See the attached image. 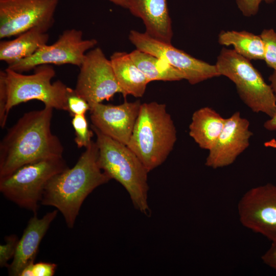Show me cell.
Masks as SVG:
<instances>
[{
  "instance_id": "cell-1",
  "label": "cell",
  "mask_w": 276,
  "mask_h": 276,
  "mask_svg": "<svg viewBox=\"0 0 276 276\" xmlns=\"http://www.w3.org/2000/svg\"><path fill=\"white\" fill-rule=\"evenodd\" d=\"M53 108L24 113L0 143V178L39 160L62 156L63 147L51 131Z\"/></svg>"
},
{
  "instance_id": "cell-2",
  "label": "cell",
  "mask_w": 276,
  "mask_h": 276,
  "mask_svg": "<svg viewBox=\"0 0 276 276\" xmlns=\"http://www.w3.org/2000/svg\"><path fill=\"white\" fill-rule=\"evenodd\" d=\"M98 154V146L92 141L76 164L53 176L44 189L40 204L55 207L70 228L86 198L111 180L99 166Z\"/></svg>"
},
{
  "instance_id": "cell-3",
  "label": "cell",
  "mask_w": 276,
  "mask_h": 276,
  "mask_svg": "<svg viewBox=\"0 0 276 276\" xmlns=\"http://www.w3.org/2000/svg\"><path fill=\"white\" fill-rule=\"evenodd\" d=\"M176 140V129L166 104L154 101L142 103L127 146L149 172L167 159Z\"/></svg>"
},
{
  "instance_id": "cell-4",
  "label": "cell",
  "mask_w": 276,
  "mask_h": 276,
  "mask_svg": "<svg viewBox=\"0 0 276 276\" xmlns=\"http://www.w3.org/2000/svg\"><path fill=\"white\" fill-rule=\"evenodd\" d=\"M98 147L100 168L111 179L122 185L134 208L148 216V171L135 154L126 145L103 134L91 125Z\"/></svg>"
},
{
  "instance_id": "cell-5",
  "label": "cell",
  "mask_w": 276,
  "mask_h": 276,
  "mask_svg": "<svg viewBox=\"0 0 276 276\" xmlns=\"http://www.w3.org/2000/svg\"><path fill=\"white\" fill-rule=\"evenodd\" d=\"M34 70L31 75H24L8 67L0 72L6 86V114L8 116L13 107L33 100L42 102L45 107L67 111V86L60 80L51 82L56 74L54 68L50 64H42Z\"/></svg>"
},
{
  "instance_id": "cell-6",
  "label": "cell",
  "mask_w": 276,
  "mask_h": 276,
  "mask_svg": "<svg viewBox=\"0 0 276 276\" xmlns=\"http://www.w3.org/2000/svg\"><path fill=\"white\" fill-rule=\"evenodd\" d=\"M215 65L220 76L235 84L241 100L252 111L262 112L270 118L274 115L276 97L273 90L250 60L234 50L223 48Z\"/></svg>"
},
{
  "instance_id": "cell-7",
  "label": "cell",
  "mask_w": 276,
  "mask_h": 276,
  "mask_svg": "<svg viewBox=\"0 0 276 276\" xmlns=\"http://www.w3.org/2000/svg\"><path fill=\"white\" fill-rule=\"evenodd\" d=\"M67 168L63 156L26 164L0 178V191L9 200L36 214L48 182Z\"/></svg>"
},
{
  "instance_id": "cell-8",
  "label": "cell",
  "mask_w": 276,
  "mask_h": 276,
  "mask_svg": "<svg viewBox=\"0 0 276 276\" xmlns=\"http://www.w3.org/2000/svg\"><path fill=\"white\" fill-rule=\"evenodd\" d=\"M97 43L95 39H83L81 30L66 29L52 44L42 46L32 56L8 65L7 67L22 73L42 64H69L80 67L85 54Z\"/></svg>"
},
{
  "instance_id": "cell-9",
  "label": "cell",
  "mask_w": 276,
  "mask_h": 276,
  "mask_svg": "<svg viewBox=\"0 0 276 276\" xmlns=\"http://www.w3.org/2000/svg\"><path fill=\"white\" fill-rule=\"evenodd\" d=\"M60 0H0V38L19 34L35 27L50 29Z\"/></svg>"
},
{
  "instance_id": "cell-10",
  "label": "cell",
  "mask_w": 276,
  "mask_h": 276,
  "mask_svg": "<svg viewBox=\"0 0 276 276\" xmlns=\"http://www.w3.org/2000/svg\"><path fill=\"white\" fill-rule=\"evenodd\" d=\"M79 68L75 89L90 107L122 94L111 61L100 48L89 50Z\"/></svg>"
},
{
  "instance_id": "cell-11",
  "label": "cell",
  "mask_w": 276,
  "mask_h": 276,
  "mask_svg": "<svg viewBox=\"0 0 276 276\" xmlns=\"http://www.w3.org/2000/svg\"><path fill=\"white\" fill-rule=\"evenodd\" d=\"M129 40L136 49L164 60L180 71L191 84L220 76L216 65L195 58L171 43L156 40L145 32L131 30L129 34Z\"/></svg>"
},
{
  "instance_id": "cell-12",
  "label": "cell",
  "mask_w": 276,
  "mask_h": 276,
  "mask_svg": "<svg viewBox=\"0 0 276 276\" xmlns=\"http://www.w3.org/2000/svg\"><path fill=\"white\" fill-rule=\"evenodd\" d=\"M240 222L244 227L276 241V186L268 183L252 188L238 204Z\"/></svg>"
},
{
  "instance_id": "cell-13",
  "label": "cell",
  "mask_w": 276,
  "mask_h": 276,
  "mask_svg": "<svg viewBox=\"0 0 276 276\" xmlns=\"http://www.w3.org/2000/svg\"><path fill=\"white\" fill-rule=\"evenodd\" d=\"M249 121L239 111L226 118L223 128L213 147L209 151L205 165L218 169L232 165L249 146L253 133Z\"/></svg>"
},
{
  "instance_id": "cell-14",
  "label": "cell",
  "mask_w": 276,
  "mask_h": 276,
  "mask_svg": "<svg viewBox=\"0 0 276 276\" xmlns=\"http://www.w3.org/2000/svg\"><path fill=\"white\" fill-rule=\"evenodd\" d=\"M141 102L125 101L119 105L96 104L90 107L92 125L103 134L127 145L139 114Z\"/></svg>"
},
{
  "instance_id": "cell-15",
  "label": "cell",
  "mask_w": 276,
  "mask_h": 276,
  "mask_svg": "<svg viewBox=\"0 0 276 276\" xmlns=\"http://www.w3.org/2000/svg\"><path fill=\"white\" fill-rule=\"evenodd\" d=\"M57 213L56 209L41 218H38L36 214L30 218L18 241L13 261L8 267L10 275L19 276L27 265L34 262L40 243Z\"/></svg>"
},
{
  "instance_id": "cell-16",
  "label": "cell",
  "mask_w": 276,
  "mask_h": 276,
  "mask_svg": "<svg viewBox=\"0 0 276 276\" xmlns=\"http://www.w3.org/2000/svg\"><path fill=\"white\" fill-rule=\"evenodd\" d=\"M127 1L128 9L142 20L146 33L162 42L171 43L173 34L167 0Z\"/></svg>"
},
{
  "instance_id": "cell-17",
  "label": "cell",
  "mask_w": 276,
  "mask_h": 276,
  "mask_svg": "<svg viewBox=\"0 0 276 276\" xmlns=\"http://www.w3.org/2000/svg\"><path fill=\"white\" fill-rule=\"evenodd\" d=\"M49 29L40 26L33 27L16 36L12 40L0 42V60L8 66L34 55L47 44Z\"/></svg>"
},
{
  "instance_id": "cell-18",
  "label": "cell",
  "mask_w": 276,
  "mask_h": 276,
  "mask_svg": "<svg viewBox=\"0 0 276 276\" xmlns=\"http://www.w3.org/2000/svg\"><path fill=\"white\" fill-rule=\"evenodd\" d=\"M110 60L124 98L129 95L142 97L150 81L134 63L129 53L114 52Z\"/></svg>"
},
{
  "instance_id": "cell-19",
  "label": "cell",
  "mask_w": 276,
  "mask_h": 276,
  "mask_svg": "<svg viewBox=\"0 0 276 276\" xmlns=\"http://www.w3.org/2000/svg\"><path fill=\"white\" fill-rule=\"evenodd\" d=\"M226 118L210 107L196 110L189 125V135L201 149L210 150L216 143Z\"/></svg>"
},
{
  "instance_id": "cell-20",
  "label": "cell",
  "mask_w": 276,
  "mask_h": 276,
  "mask_svg": "<svg viewBox=\"0 0 276 276\" xmlns=\"http://www.w3.org/2000/svg\"><path fill=\"white\" fill-rule=\"evenodd\" d=\"M137 67L149 81H175L185 79L184 75L164 60L138 49L129 53Z\"/></svg>"
},
{
  "instance_id": "cell-21",
  "label": "cell",
  "mask_w": 276,
  "mask_h": 276,
  "mask_svg": "<svg viewBox=\"0 0 276 276\" xmlns=\"http://www.w3.org/2000/svg\"><path fill=\"white\" fill-rule=\"evenodd\" d=\"M218 42L221 45H233L238 54L249 60H264V45L260 35L246 31H223L218 36Z\"/></svg>"
},
{
  "instance_id": "cell-22",
  "label": "cell",
  "mask_w": 276,
  "mask_h": 276,
  "mask_svg": "<svg viewBox=\"0 0 276 276\" xmlns=\"http://www.w3.org/2000/svg\"><path fill=\"white\" fill-rule=\"evenodd\" d=\"M72 124L75 131V142L78 148H86L92 142L93 130L88 128V124L85 114H78L73 117Z\"/></svg>"
},
{
  "instance_id": "cell-23",
  "label": "cell",
  "mask_w": 276,
  "mask_h": 276,
  "mask_svg": "<svg viewBox=\"0 0 276 276\" xmlns=\"http://www.w3.org/2000/svg\"><path fill=\"white\" fill-rule=\"evenodd\" d=\"M264 45V58L267 65L276 71V32L265 29L260 34Z\"/></svg>"
},
{
  "instance_id": "cell-24",
  "label": "cell",
  "mask_w": 276,
  "mask_h": 276,
  "mask_svg": "<svg viewBox=\"0 0 276 276\" xmlns=\"http://www.w3.org/2000/svg\"><path fill=\"white\" fill-rule=\"evenodd\" d=\"M66 103L67 111L71 117L78 114H85L90 107L88 102L79 96L75 89L67 87Z\"/></svg>"
},
{
  "instance_id": "cell-25",
  "label": "cell",
  "mask_w": 276,
  "mask_h": 276,
  "mask_svg": "<svg viewBox=\"0 0 276 276\" xmlns=\"http://www.w3.org/2000/svg\"><path fill=\"white\" fill-rule=\"evenodd\" d=\"M5 240V243L0 245V266L1 267H8V262L14 257L18 241L17 236L15 235L6 237Z\"/></svg>"
},
{
  "instance_id": "cell-26",
  "label": "cell",
  "mask_w": 276,
  "mask_h": 276,
  "mask_svg": "<svg viewBox=\"0 0 276 276\" xmlns=\"http://www.w3.org/2000/svg\"><path fill=\"white\" fill-rule=\"evenodd\" d=\"M274 1V0H236V4L243 15L249 17L258 13L260 5L262 2L270 4Z\"/></svg>"
},
{
  "instance_id": "cell-27",
  "label": "cell",
  "mask_w": 276,
  "mask_h": 276,
  "mask_svg": "<svg viewBox=\"0 0 276 276\" xmlns=\"http://www.w3.org/2000/svg\"><path fill=\"white\" fill-rule=\"evenodd\" d=\"M57 265L48 262H38L33 264L34 276H52L56 271Z\"/></svg>"
},
{
  "instance_id": "cell-28",
  "label": "cell",
  "mask_w": 276,
  "mask_h": 276,
  "mask_svg": "<svg viewBox=\"0 0 276 276\" xmlns=\"http://www.w3.org/2000/svg\"><path fill=\"white\" fill-rule=\"evenodd\" d=\"M263 262L276 271V241L272 242L269 248L262 256Z\"/></svg>"
},
{
  "instance_id": "cell-29",
  "label": "cell",
  "mask_w": 276,
  "mask_h": 276,
  "mask_svg": "<svg viewBox=\"0 0 276 276\" xmlns=\"http://www.w3.org/2000/svg\"><path fill=\"white\" fill-rule=\"evenodd\" d=\"M264 126L268 130H276V112L272 118L265 122Z\"/></svg>"
},
{
  "instance_id": "cell-30",
  "label": "cell",
  "mask_w": 276,
  "mask_h": 276,
  "mask_svg": "<svg viewBox=\"0 0 276 276\" xmlns=\"http://www.w3.org/2000/svg\"><path fill=\"white\" fill-rule=\"evenodd\" d=\"M269 80L270 82V86L276 97V71H274L273 74L269 76Z\"/></svg>"
},
{
  "instance_id": "cell-31",
  "label": "cell",
  "mask_w": 276,
  "mask_h": 276,
  "mask_svg": "<svg viewBox=\"0 0 276 276\" xmlns=\"http://www.w3.org/2000/svg\"><path fill=\"white\" fill-rule=\"evenodd\" d=\"M114 4L116 5L119 6L124 8L128 9V1L127 0H107Z\"/></svg>"
},
{
  "instance_id": "cell-32",
  "label": "cell",
  "mask_w": 276,
  "mask_h": 276,
  "mask_svg": "<svg viewBox=\"0 0 276 276\" xmlns=\"http://www.w3.org/2000/svg\"><path fill=\"white\" fill-rule=\"evenodd\" d=\"M265 145L266 147H270L276 149V141L273 139L269 142H266Z\"/></svg>"
}]
</instances>
